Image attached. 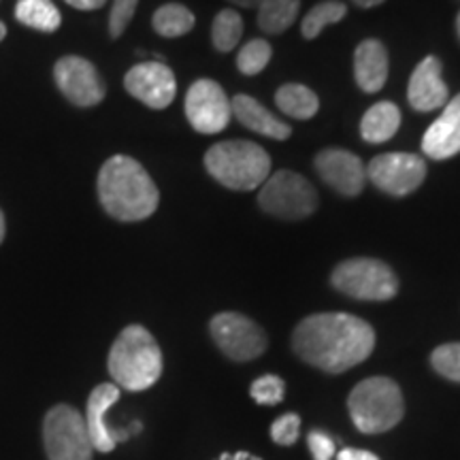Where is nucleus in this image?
Listing matches in <instances>:
<instances>
[{"instance_id": "f257e3e1", "label": "nucleus", "mask_w": 460, "mask_h": 460, "mask_svg": "<svg viewBox=\"0 0 460 460\" xmlns=\"http://www.w3.org/2000/svg\"><path fill=\"white\" fill-rule=\"evenodd\" d=\"M292 348L315 369L343 373L369 358L376 331L369 322L349 314H315L296 326Z\"/></svg>"}, {"instance_id": "f03ea898", "label": "nucleus", "mask_w": 460, "mask_h": 460, "mask_svg": "<svg viewBox=\"0 0 460 460\" xmlns=\"http://www.w3.org/2000/svg\"><path fill=\"white\" fill-rule=\"evenodd\" d=\"M99 199L119 222H141L158 209V188L149 172L130 156H113L101 166Z\"/></svg>"}, {"instance_id": "7ed1b4c3", "label": "nucleus", "mask_w": 460, "mask_h": 460, "mask_svg": "<svg viewBox=\"0 0 460 460\" xmlns=\"http://www.w3.org/2000/svg\"><path fill=\"white\" fill-rule=\"evenodd\" d=\"M107 367L115 386L143 393L163 376V352L146 326L130 324L113 341Z\"/></svg>"}, {"instance_id": "20e7f679", "label": "nucleus", "mask_w": 460, "mask_h": 460, "mask_svg": "<svg viewBox=\"0 0 460 460\" xmlns=\"http://www.w3.org/2000/svg\"><path fill=\"white\" fill-rule=\"evenodd\" d=\"M205 169L222 186L247 192L271 175V158L252 141H222L205 154Z\"/></svg>"}, {"instance_id": "39448f33", "label": "nucleus", "mask_w": 460, "mask_h": 460, "mask_svg": "<svg viewBox=\"0 0 460 460\" xmlns=\"http://www.w3.org/2000/svg\"><path fill=\"white\" fill-rule=\"evenodd\" d=\"M349 416L360 433H386L401 422L405 402L401 388L390 377L362 379L348 399Z\"/></svg>"}, {"instance_id": "423d86ee", "label": "nucleus", "mask_w": 460, "mask_h": 460, "mask_svg": "<svg viewBox=\"0 0 460 460\" xmlns=\"http://www.w3.org/2000/svg\"><path fill=\"white\" fill-rule=\"evenodd\" d=\"M258 205L279 220H303L318 207V192L301 172L278 171L262 183Z\"/></svg>"}, {"instance_id": "0eeeda50", "label": "nucleus", "mask_w": 460, "mask_h": 460, "mask_svg": "<svg viewBox=\"0 0 460 460\" xmlns=\"http://www.w3.org/2000/svg\"><path fill=\"white\" fill-rule=\"evenodd\" d=\"M43 446L48 460H92L94 454L82 411L65 402L45 413Z\"/></svg>"}, {"instance_id": "6e6552de", "label": "nucleus", "mask_w": 460, "mask_h": 460, "mask_svg": "<svg viewBox=\"0 0 460 460\" xmlns=\"http://www.w3.org/2000/svg\"><path fill=\"white\" fill-rule=\"evenodd\" d=\"M332 286L358 301H390L399 292V279L386 262L376 258H352L332 271Z\"/></svg>"}, {"instance_id": "1a4fd4ad", "label": "nucleus", "mask_w": 460, "mask_h": 460, "mask_svg": "<svg viewBox=\"0 0 460 460\" xmlns=\"http://www.w3.org/2000/svg\"><path fill=\"white\" fill-rule=\"evenodd\" d=\"M424 177H427V163L416 154H379L367 164V180L390 197H407L422 186Z\"/></svg>"}, {"instance_id": "9d476101", "label": "nucleus", "mask_w": 460, "mask_h": 460, "mask_svg": "<svg viewBox=\"0 0 460 460\" xmlns=\"http://www.w3.org/2000/svg\"><path fill=\"white\" fill-rule=\"evenodd\" d=\"M211 337L228 358L237 362L254 360L267 349V335L254 320L241 314H217L209 324Z\"/></svg>"}, {"instance_id": "9b49d317", "label": "nucleus", "mask_w": 460, "mask_h": 460, "mask_svg": "<svg viewBox=\"0 0 460 460\" xmlns=\"http://www.w3.org/2000/svg\"><path fill=\"white\" fill-rule=\"evenodd\" d=\"M186 118L200 135H217L233 118L226 92L214 79H199L186 94Z\"/></svg>"}, {"instance_id": "f8f14e48", "label": "nucleus", "mask_w": 460, "mask_h": 460, "mask_svg": "<svg viewBox=\"0 0 460 460\" xmlns=\"http://www.w3.org/2000/svg\"><path fill=\"white\" fill-rule=\"evenodd\" d=\"M58 88L77 107H94L105 99V84L92 62L79 56H65L56 62Z\"/></svg>"}, {"instance_id": "ddd939ff", "label": "nucleus", "mask_w": 460, "mask_h": 460, "mask_svg": "<svg viewBox=\"0 0 460 460\" xmlns=\"http://www.w3.org/2000/svg\"><path fill=\"white\" fill-rule=\"evenodd\" d=\"M124 88L130 96L149 109H166L175 99V75L163 62H141L124 77Z\"/></svg>"}, {"instance_id": "4468645a", "label": "nucleus", "mask_w": 460, "mask_h": 460, "mask_svg": "<svg viewBox=\"0 0 460 460\" xmlns=\"http://www.w3.org/2000/svg\"><path fill=\"white\" fill-rule=\"evenodd\" d=\"M315 171L341 197H358L367 183V166L348 149L329 147L315 156Z\"/></svg>"}, {"instance_id": "2eb2a0df", "label": "nucleus", "mask_w": 460, "mask_h": 460, "mask_svg": "<svg viewBox=\"0 0 460 460\" xmlns=\"http://www.w3.org/2000/svg\"><path fill=\"white\" fill-rule=\"evenodd\" d=\"M119 393H122V388H118L115 384H101L90 393L88 407H85V427H88L92 447L96 452H113L118 441L128 437L124 430H115L107 424V411L109 407L118 402Z\"/></svg>"}, {"instance_id": "dca6fc26", "label": "nucleus", "mask_w": 460, "mask_h": 460, "mask_svg": "<svg viewBox=\"0 0 460 460\" xmlns=\"http://www.w3.org/2000/svg\"><path fill=\"white\" fill-rule=\"evenodd\" d=\"M447 85L441 77L439 58L429 56L411 73L410 88H407V101L420 113L435 111L447 102Z\"/></svg>"}, {"instance_id": "f3484780", "label": "nucleus", "mask_w": 460, "mask_h": 460, "mask_svg": "<svg viewBox=\"0 0 460 460\" xmlns=\"http://www.w3.org/2000/svg\"><path fill=\"white\" fill-rule=\"evenodd\" d=\"M422 152L433 160H446L460 152V94L446 102L444 113L429 126Z\"/></svg>"}, {"instance_id": "a211bd4d", "label": "nucleus", "mask_w": 460, "mask_h": 460, "mask_svg": "<svg viewBox=\"0 0 460 460\" xmlns=\"http://www.w3.org/2000/svg\"><path fill=\"white\" fill-rule=\"evenodd\" d=\"M356 84L367 94H376L386 85L388 79V51L376 39H367L356 48L354 54Z\"/></svg>"}, {"instance_id": "6ab92c4d", "label": "nucleus", "mask_w": 460, "mask_h": 460, "mask_svg": "<svg viewBox=\"0 0 460 460\" xmlns=\"http://www.w3.org/2000/svg\"><path fill=\"white\" fill-rule=\"evenodd\" d=\"M233 115L239 119L245 128L258 132V135L269 137V139L286 141L292 135V128L278 115H273L267 107L261 105L256 99L247 94H237L230 101Z\"/></svg>"}, {"instance_id": "aec40b11", "label": "nucleus", "mask_w": 460, "mask_h": 460, "mask_svg": "<svg viewBox=\"0 0 460 460\" xmlns=\"http://www.w3.org/2000/svg\"><path fill=\"white\" fill-rule=\"evenodd\" d=\"M401 126V111L394 102L382 101L365 113L360 122V137L367 143H386Z\"/></svg>"}, {"instance_id": "412c9836", "label": "nucleus", "mask_w": 460, "mask_h": 460, "mask_svg": "<svg viewBox=\"0 0 460 460\" xmlns=\"http://www.w3.org/2000/svg\"><path fill=\"white\" fill-rule=\"evenodd\" d=\"M15 20L41 32H56L62 24L60 11L51 0H17Z\"/></svg>"}, {"instance_id": "4be33fe9", "label": "nucleus", "mask_w": 460, "mask_h": 460, "mask_svg": "<svg viewBox=\"0 0 460 460\" xmlns=\"http://www.w3.org/2000/svg\"><path fill=\"white\" fill-rule=\"evenodd\" d=\"M275 102H278L279 111L290 115L295 119H309L318 113L320 101L314 90L301 84H286L281 85L275 94Z\"/></svg>"}, {"instance_id": "5701e85b", "label": "nucleus", "mask_w": 460, "mask_h": 460, "mask_svg": "<svg viewBox=\"0 0 460 460\" xmlns=\"http://www.w3.org/2000/svg\"><path fill=\"white\" fill-rule=\"evenodd\" d=\"M301 0H264L258 7V26L267 34H281L295 24Z\"/></svg>"}, {"instance_id": "b1692460", "label": "nucleus", "mask_w": 460, "mask_h": 460, "mask_svg": "<svg viewBox=\"0 0 460 460\" xmlns=\"http://www.w3.org/2000/svg\"><path fill=\"white\" fill-rule=\"evenodd\" d=\"M194 13L180 3L163 4L152 17V26L160 37L177 39L188 34L194 28Z\"/></svg>"}, {"instance_id": "393cba45", "label": "nucleus", "mask_w": 460, "mask_h": 460, "mask_svg": "<svg viewBox=\"0 0 460 460\" xmlns=\"http://www.w3.org/2000/svg\"><path fill=\"white\" fill-rule=\"evenodd\" d=\"M345 15H348V7H345L343 3H339V0H324V3L315 4V7L303 17V37L312 41V39L318 37L326 26L337 24V22H341Z\"/></svg>"}, {"instance_id": "a878e982", "label": "nucleus", "mask_w": 460, "mask_h": 460, "mask_svg": "<svg viewBox=\"0 0 460 460\" xmlns=\"http://www.w3.org/2000/svg\"><path fill=\"white\" fill-rule=\"evenodd\" d=\"M243 37V20L234 9H224L216 15L211 26V41L217 51H233Z\"/></svg>"}, {"instance_id": "bb28decb", "label": "nucleus", "mask_w": 460, "mask_h": 460, "mask_svg": "<svg viewBox=\"0 0 460 460\" xmlns=\"http://www.w3.org/2000/svg\"><path fill=\"white\" fill-rule=\"evenodd\" d=\"M271 45L264 39H252L247 41L237 54V68L247 77H254V75L262 73L267 68L269 60H271Z\"/></svg>"}, {"instance_id": "cd10ccee", "label": "nucleus", "mask_w": 460, "mask_h": 460, "mask_svg": "<svg viewBox=\"0 0 460 460\" xmlns=\"http://www.w3.org/2000/svg\"><path fill=\"white\" fill-rule=\"evenodd\" d=\"M430 365H433V369L439 376L450 379V382L460 384V343L439 345L430 354Z\"/></svg>"}, {"instance_id": "c85d7f7f", "label": "nucleus", "mask_w": 460, "mask_h": 460, "mask_svg": "<svg viewBox=\"0 0 460 460\" xmlns=\"http://www.w3.org/2000/svg\"><path fill=\"white\" fill-rule=\"evenodd\" d=\"M252 399H254L258 405H278V402L284 401L286 396V384L284 379L273 376V373H267V376L258 377L250 388Z\"/></svg>"}, {"instance_id": "c756f323", "label": "nucleus", "mask_w": 460, "mask_h": 460, "mask_svg": "<svg viewBox=\"0 0 460 460\" xmlns=\"http://www.w3.org/2000/svg\"><path fill=\"white\" fill-rule=\"evenodd\" d=\"M139 0H113L111 15H109V34L111 39H119L128 28L130 20L135 17Z\"/></svg>"}, {"instance_id": "7c9ffc66", "label": "nucleus", "mask_w": 460, "mask_h": 460, "mask_svg": "<svg viewBox=\"0 0 460 460\" xmlns=\"http://www.w3.org/2000/svg\"><path fill=\"white\" fill-rule=\"evenodd\" d=\"M298 430H301V418L296 413H284V416L273 422L271 437L275 444L279 446H295L298 439Z\"/></svg>"}, {"instance_id": "2f4dec72", "label": "nucleus", "mask_w": 460, "mask_h": 460, "mask_svg": "<svg viewBox=\"0 0 460 460\" xmlns=\"http://www.w3.org/2000/svg\"><path fill=\"white\" fill-rule=\"evenodd\" d=\"M309 452H312L314 460H332L335 456V441L322 430H312L307 437Z\"/></svg>"}, {"instance_id": "473e14b6", "label": "nucleus", "mask_w": 460, "mask_h": 460, "mask_svg": "<svg viewBox=\"0 0 460 460\" xmlns=\"http://www.w3.org/2000/svg\"><path fill=\"white\" fill-rule=\"evenodd\" d=\"M337 460H379V458L373 452L356 450V447H345V450L339 452Z\"/></svg>"}, {"instance_id": "72a5a7b5", "label": "nucleus", "mask_w": 460, "mask_h": 460, "mask_svg": "<svg viewBox=\"0 0 460 460\" xmlns=\"http://www.w3.org/2000/svg\"><path fill=\"white\" fill-rule=\"evenodd\" d=\"M65 3L79 11H96V9H101L107 0H65Z\"/></svg>"}, {"instance_id": "f704fd0d", "label": "nucleus", "mask_w": 460, "mask_h": 460, "mask_svg": "<svg viewBox=\"0 0 460 460\" xmlns=\"http://www.w3.org/2000/svg\"><path fill=\"white\" fill-rule=\"evenodd\" d=\"M217 460H262V458H258L250 452H230V454H222Z\"/></svg>"}, {"instance_id": "c9c22d12", "label": "nucleus", "mask_w": 460, "mask_h": 460, "mask_svg": "<svg viewBox=\"0 0 460 460\" xmlns=\"http://www.w3.org/2000/svg\"><path fill=\"white\" fill-rule=\"evenodd\" d=\"M228 3L237 4V7H243V9H258L264 0H228Z\"/></svg>"}, {"instance_id": "e433bc0d", "label": "nucleus", "mask_w": 460, "mask_h": 460, "mask_svg": "<svg viewBox=\"0 0 460 460\" xmlns=\"http://www.w3.org/2000/svg\"><path fill=\"white\" fill-rule=\"evenodd\" d=\"M352 3L360 9H373V7H379L382 3H386V0H352Z\"/></svg>"}, {"instance_id": "4c0bfd02", "label": "nucleus", "mask_w": 460, "mask_h": 460, "mask_svg": "<svg viewBox=\"0 0 460 460\" xmlns=\"http://www.w3.org/2000/svg\"><path fill=\"white\" fill-rule=\"evenodd\" d=\"M4 241V216H3V211H0V243H3Z\"/></svg>"}, {"instance_id": "58836bf2", "label": "nucleus", "mask_w": 460, "mask_h": 460, "mask_svg": "<svg viewBox=\"0 0 460 460\" xmlns=\"http://www.w3.org/2000/svg\"><path fill=\"white\" fill-rule=\"evenodd\" d=\"M4 37H7V26H4L3 22H0V41H3Z\"/></svg>"}, {"instance_id": "ea45409f", "label": "nucleus", "mask_w": 460, "mask_h": 460, "mask_svg": "<svg viewBox=\"0 0 460 460\" xmlns=\"http://www.w3.org/2000/svg\"><path fill=\"white\" fill-rule=\"evenodd\" d=\"M456 31H458V37H460V13L456 17Z\"/></svg>"}]
</instances>
